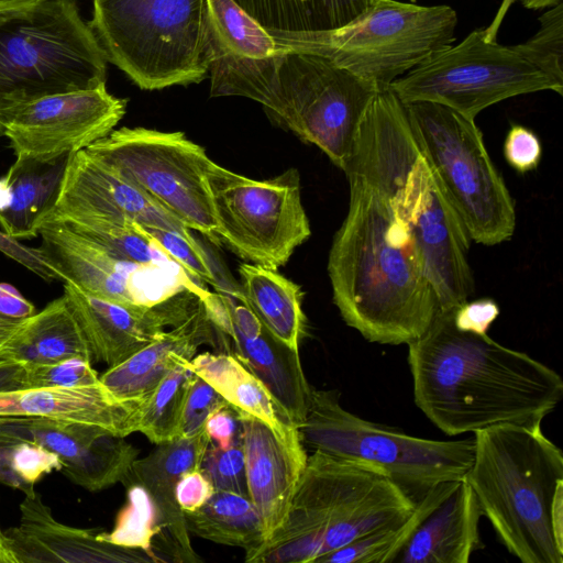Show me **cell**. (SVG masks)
I'll return each instance as SVG.
<instances>
[{
	"label": "cell",
	"instance_id": "cell-1",
	"mask_svg": "<svg viewBox=\"0 0 563 563\" xmlns=\"http://www.w3.org/2000/svg\"><path fill=\"white\" fill-rule=\"evenodd\" d=\"M404 103L379 90L361 123L343 172L350 185L345 219L328 257L333 302L367 341L398 345L419 338L439 303L391 197L418 156Z\"/></svg>",
	"mask_w": 563,
	"mask_h": 563
},
{
	"label": "cell",
	"instance_id": "cell-2",
	"mask_svg": "<svg viewBox=\"0 0 563 563\" xmlns=\"http://www.w3.org/2000/svg\"><path fill=\"white\" fill-rule=\"evenodd\" d=\"M454 309H438L428 329L407 344L417 407L451 437L541 423L562 400V377L487 334L459 330Z\"/></svg>",
	"mask_w": 563,
	"mask_h": 563
},
{
	"label": "cell",
	"instance_id": "cell-3",
	"mask_svg": "<svg viewBox=\"0 0 563 563\" xmlns=\"http://www.w3.org/2000/svg\"><path fill=\"white\" fill-rule=\"evenodd\" d=\"M275 44L261 56L212 55L210 96L258 102L273 121L319 147L344 172L379 89L327 57Z\"/></svg>",
	"mask_w": 563,
	"mask_h": 563
},
{
	"label": "cell",
	"instance_id": "cell-4",
	"mask_svg": "<svg viewBox=\"0 0 563 563\" xmlns=\"http://www.w3.org/2000/svg\"><path fill=\"white\" fill-rule=\"evenodd\" d=\"M465 478L510 554L522 563L563 562V453L541 423L474 432Z\"/></svg>",
	"mask_w": 563,
	"mask_h": 563
},
{
	"label": "cell",
	"instance_id": "cell-5",
	"mask_svg": "<svg viewBox=\"0 0 563 563\" xmlns=\"http://www.w3.org/2000/svg\"><path fill=\"white\" fill-rule=\"evenodd\" d=\"M416 504L382 473L313 451L283 525L245 561L314 563L407 518Z\"/></svg>",
	"mask_w": 563,
	"mask_h": 563
},
{
	"label": "cell",
	"instance_id": "cell-6",
	"mask_svg": "<svg viewBox=\"0 0 563 563\" xmlns=\"http://www.w3.org/2000/svg\"><path fill=\"white\" fill-rule=\"evenodd\" d=\"M88 21L108 62L140 89L202 81L209 73L206 0H92Z\"/></svg>",
	"mask_w": 563,
	"mask_h": 563
},
{
	"label": "cell",
	"instance_id": "cell-7",
	"mask_svg": "<svg viewBox=\"0 0 563 563\" xmlns=\"http://www.w3.org/2000/svg\"><path fill=\"white\" fill-rule=\"evenodd\" d=\"M107 64L76 0L0 14V113L37 97L104 84Z\"/></svg>",
	"mask_w": 563,
	"mask_h": 563
},
{
	"label": "cell",
	"instance_id": "cell-8",
	"mask_svg": "<svg viewBox=\"0 0 563 563\" xmlns=\"http://www.w3.org/2000/svg\"><path fill=\"white\" fill-rule=\"evenodd\" d=\"M336 390L312 387L298 431L303 444L365 465L399 486L415 503L435 485L465 477L474 455V437L430 440L376 424L345 410Z\"/></svg>",
	"mask_w": 563,
	"mask_h": 563
},
{
	"label": "cell",
	"instance_id": "cell-9",
	"mask_svg": "<svg viewBox=\"0 0 563 563\" xmlns=\"http://www.w3.org/2000/svg\"><path fill=\"white\" fill-rule=\"evenodd\" d=\"M457 14L446 4L377 0L363 15L335 30L268 32L280 46L327 57L378 89L455 42Z\"/></svg>",
	"mask_w": 563,
	"mask_h": 563
},
{
	"label": "cell",
	"instance_id": "cell-10",
	"mask_svg": "<svg viewBox=\"0 0 563 563\" xmlns=\"http://www.w3.org/2000/svg\"><path fill=\"white\" fill-rule=\"evenodd\" d=\"M404 106L420 154L471 241L492 246L509 240L516 228L515 205L475 120L437 102Z\"/></svg>",
	"mask_w": 563,
	"mask_h": 563
},
{
	"label": "cell",
	"instance_id": "cell-11",
	"mask_svg": "<svg viewBox=\"0 0 563 563\" xmlns=\"http://www.w3.org/2000/svg\"><path fill=\"white\" fill-rule=\"evenodd\" d=\"M389 88L402 103L437 102L472 120L508 98L542 90L563 93V86L511 46L487 40L484 29L427 58Z\"/></svg>",
	"mask_w": 563,
	"mask_h": 563
},
{
	"label": "cell",
	"instance_id": "cell-12",
	"mask_svg": "<svg viewBox=\"0 0 563 563\" xmlns=\"http://www.w3.org/2000/svg\"><path fill=\"white\" fill-rule=\"evenodd\" d=\"M86 151L191 231L220 242L207 184L212 159L183 132L123 126Z\"/></svg>",
	"mask_w": 563,
	"mask_h": 563
},
{
	"label": "cell",
	"instance_id": "cell-13",
	"mask_svg": "<svg viewBox=\"0 0 563 563\" xmlns=\"http://www.w3.org/2000/svg\"><path fill=\"white\" fill-rule=\"evenodd\" d=\"M207 184L220 241L247 263L277 269L311 235L296 168L257 180L211 161Z\"/></svg>",
	"mask_w": 563,
	"mask_h": 563
},
{
	"label": "cell",
	"instance_id": "cell-14",
	"mask_svg": "<svg viewBox=\"0 0 563 563\" xmlns=\"http://www.w3.org/2000/svg\"><path fill=\"white\" fill-rule=\"evenodd\" d=\"M391 201L412 238L439 309L467 301L474 292L467 260L471 239L420 153L399 177Z\"/></svg>",
	"mask_w": 563,
	"mask_h": 563
},
{
	"label": "cell",
	"instance_id": "cell-15",
	"mask_svg": "<svg viewBox=\"0 0 563 563\" xmlns=\"http://www.w3.org/2000/svg\"><path fill=\"white\" fill-rule=\"evenodd\" d=\"M128 100L97 87L46 95L0 113V136L15 157L49 161L88 148L110 134L126 112Z\"/></svg>",
	"mask_w": 563,
	"mask_h": 563
},
{
	"label": "cell",
	"instance_id": "cell-16",
	"mask_svg": "<svg viewBox=\"0 0 563 563\" xmlns=\"http://www.w3.org/2000/svg\"><path fill=\"white\" fill-rule=\"evenodd\" d=\"M38 236L42 240L38 249L63 282H70L88 294L111 301L155 305L180 290L154 287V277H189L184 272L125 262L59 221L44 219Z\"/></svg>",
	"mask_w": 563,
	"mask_h": 563
},
{
	"label": "cell",
	"instance_id": "cell-17",
	"mask_svg": "<svg viewBox=\"0 0 563 563\" xmlns=\"http://www.w3.org/2000/svg\"><path fill=\"white\" fill-rule=\"evenodd\" d=\"M69 308L84 334L92 362L112 367L187 319L202 298L183 289L155 305H125L88 294L64 280Z\"/></svg>",
	"mask_w": 563,
	"mask_h": 563
},
{
	"label": "cell",
	"instance_id": "cell-18",
	"mask_svg": "<svg viewBox=\"0 0 563 563\" xmlns=\"http://www.w3.org/2000/svg\"><path fill=\"white\" fill-rule=\"evenodd\" d=\"M0 440L31 441L57 455L62 474L98 492L122 482L139 455L123 437L88 423L41 417H0Z\"/></svg>",
	"mask_w": 563,
	"mask_h": 563
},
{
	"label": "cell",
	"instance_id": "cell-19",
	"mask_svg": "<svg viewBox=\"0 0 563 563\" xmlns=\"http://www.w3.org/2000/svg\"><path fill=\"white\" fill-rule=\"evenodd\" d=\"M75 214L107 217L142 228H163L192 235L185 223L86 150L69 155L58 198L45 218Z\"/></svg>",
	"mask_w": 563,
	"mask_h": 563
},
{
	"label": "cell",
	"instance_id": "cell-20",
	"mask_svg": "<svg viewBox=\"0 0 563 563\" xmlns=\"http://www.w3.org/2000/svg\"><path fill=\"white\" fill-rule=\"evenodd\" d=\"M156 449L142 459H135L121 483L142 485L152 498L159 526L154 548L159 561L199 562L191 547L185 514L176 501V484L188 471L199 468L209 438L202 433L156 444Z\"/></svg>",
	"mask_w": 563,
	"mask_h": 563
},
{
	"label": "cell",
	"instance_id": "cell-21",
	"mask_svg": "<svg viewBox=\"0 0 563 563\" xmlns=\"http://www.w3.org/2000/svg\"><path fill=\"white\" fill-rule=\"evenodd\" d=\"M20 512L19 525L2 530L13 563L154 562L143 551L99 540L97 529L57 521L37 492L24 497Z\"/></svg>",
	"mask_w": 563,
	"mask_h": 563
},
{
	"label": "cell",
	"instance_id": "cell-22",
	"mask_svg": "<svg viewBox=\"0 0 563 563\" xmlns=\"http://www.w3.org/2000/svg\"><path fill=\"white\" fill-rule=\"evenodd\" d=\"M236 410L243 429L249 496L268 540L287 516L308 455L302 441H286L258 418Z\"/></svg>",
	"mask_w": 563,
	"mask_h": 563
},
{
	"label": "cell",
	"instance_id": "cell-23",
	"mask_svg": "<svg viewBox=\"0 0 563 563\" xmlns=\"http://www.w3.org/2000/svg\"><path fill=\"white\" fill-rule=\"evenodd\" d=\"M201 300L183 322L165 330L123 362L99 376L107 390L119 400H145L180 358L191 360L200 345L231 350Z\"/></svg>",
	"mask_w": 563,
	"mask_h": 563
},
{
	"label": "cell",
	"instance_id": "cell-24",
	"mask_svg": "<svg viewBox=\"0 0 563 563\" xmlns=\"http://www.w3.org/2000/svg\"><path fill=\"white\" fill-rule=\"evenodd\" d=\"M145 400H119L101 382L73 388H27L0 393V417L88 423L125 438L137 432Z\"/></svg>",
	"mask_w": 563,
	"mask_h": 563
},
{
	"label": "cell",
	"instance_id": "cell-25",
	"mask_svg": "<svg viewBox=\"0 0 563 563\" xmlns=\"http://www.w3.org/2000/svg\"><path fill=\"white\" fill-rule=\"evenodd\" d=\"M482 516L466 478L457 481L419 522L394 562L467 563L484 547L478 531Z\"/></svg>",
	"mask_w": 563,
	"mask_h": 563
},
{
	"label": "cell",
	"instance_id": "cell-26",
	"mask_svg": "<svg viewBox=\"0 0 563 563\" xmlns=\"http://www.w3.org/2000/svg\"><path fill=\"white\" fill-rule=\"evenodd\" d=\"M69 155L49 161L15 157L0 176V230L5 236L19 242L38 236L58 198Z\"/></svg>",
	"mask_w": 563,
	"mask_h": 563
},
{
	"label": "cell",
	"instance_id": "cell-27",
	"mask_svg": "<svg viewBox=\"0 0 563 563\" xmlns=\"http://www.w3.org/2000/svg\"><path fill=\"white\" fill-rule=\"evenodd\" d=\"M234 354L264 385L299 429L308 408L312 386L306 379L298 350L273 335L264 325L253 334L235 330L223 333Z\"/></svg>",
	"mask_w": 563,
	"mask_h": 563
},
{
	"label": "cell",
	"instance_id": "cell-28",
	"mask_svg": "<svg viewBox=\"0 0 563 563\" xmlns=\"http://www.w3.org/2000/svg\"><path fill=\"white\" fill-rule=\"evenodd\" d=\"M188 365L231 406L258 418L282 439L301 441L297 427L268 388L234 354L203 352L188 361Z\"/></svg>",
	"mask_w": 563,
	"mask_h": 563
},
{
	"label": "cell",
	"instance_id": "cell-29",
	"mask_svg": "<svg viewBox=\"0 0 563 563\" xmlns=\"http://www.w3.org/2000/svg\"><path fill=\"white\" fill-rule=\"evenodd\" d=\"M69 357L92 363L84 334L64 295L26 318L0 351V358L45 364Z\"/></svg>",
	"mask_w": 563,
	"mask_h": 563
},
{
	"label": "cell",
	"instance_id": "cell-30",
	"mask_svg": "<svg viewBox=\"0 0 563 563\" xmlns=\"http://www.w3.org/2000/svg\"><path fill=\"white\" fill-rule=\"evenodd\" d=\"M239 274L242 302L273 335L298 350L306 331L300 286L277 269L251 263L240 265Z\"/></svg>",
	"mask_w": 563,
	"mask_h": 563
},
{
	"label": "cell",
	"instance_id": "cell-31",
	"mask_svg": "<svg viewBox=\"0 0 563 563\" xmlns=\"http://www.w3.org/2000/svg\"><path fill=\"white\" fill-rule=\"evenodd\" d=\"M377 0H233L267 32L306 33L340 29Z\"/></svg>",
	"mask_w": 563,
	"mask_h": 563
},
{
	"label": "cell",
	"instance_id": "cell-32",
	"mask_svg": "<svg viewBox=\"0 0 563 563\" xmlns=\"http://www.w3.org/2000/svg\"><path fill=\"white\" fill-rule=\"evenodd\" d=\"M189 533L229 547L241 548L245 556L266 540L261 515L250 497L214 490L197 510L185 514Z\"/></svg>",
	"mask_w": 563,
	"mask_h": 563
},
{
	"label": "cell",
	"instance_id": "cell-33",
	"mask_svg": "<svg viewBox=\"0 0 563 563\" xmlns=\"http://www.w3.org/2000/svg\"><path fill=\"white\" fill-rule=\"evenodd\" d=\"M45 219L66 224L125 262L146 267L184 272L159 247L150 233L134 222L93 214Z\"/></svg>",
	"mask_w": 563,
	"mask_h": 563
},
{
	"label": "cell",
	"instance_id": "cell-34",
	"mask_svg": "<svg viewBox=\"0 0 563 563\" xmlns=\"http://www.w3.org/2000/svg\"><path fill=\"white\" fill-rule=\"evenodd\" d=\"M456 482L450 481L435 485L417 501L413 511L407 518L378 529L341 549L327 553L318 558L314 563L394 562L419 522L452 489Z\"/></svg>",
	"mask_w": 563,
	"mask_h": 563
},
{
	"label": "cell",
	"instance_id": "cell-35",
	"mask_svg": "<svg viewBox=\"0 0 563 563\" xmlns=\"http://www.w3.org/2000/svg\"><path fill=\"white\" fill-rule=\"evenodd\" d=\"M188 361L180 358L143 405L137 432L152 443L159 444L179 435L186 397L195 376Z\"/></svg>",
	"mask_w": 563,
	"mask_h": 563
},
{
	"label": "cell",
	"instance_id": "cell-36",
	"mask_svg": "<svg viewBox=\"0 0 563 563\" xmlns=\"http://www.w3.org/2000/svg\"><path fill=\"white\" fill-rule=\"evenodd\" d=\"M126 503L117 516L110 532L100 531L98 539L125 549L140 550L154 562H161L155 552L159 536L157 512L147 490L140 484L123 483Z\"/></svg>",
	"mask_w": 563,
	"mask_h": 563
},
{
	"label": "cell",
	"instance_id": "cell-37",
	"mask_svg": "<svg viewBox=\"0 0 563 563\" xmlns=\"http://www.w3.org/2000/svg\"><path fill=\"white\" fill-rule=\"evenodd\" d=\"M60 467L57 455L37 443L0 440V483L24 496L33 495L35 484Z\"/></svg>",
	"mask_w": 563,
	"mask_h": 563
},
{
	"label": "cell",
	"instance_id": "cell-38",
	"mask_svg": "<svg viewBox=\"0 0 563 563\" xmlns=\"http://www.w3.org/2000/svg\"><path fill=\"white\" fill-rule=\"evenodd\" d=\"M539 22V30L533 36L511 47L563 86V1L549 8Z\"/></svg>",
	"mask_w": 563,
	"mask_h": 563
},
{
	"label": "cell",
	"instance_id": "cell-39",
	"mask_svg": "<svg viewBox=\"0 0 563 563\" xmlns=\"http://www.w3.org/2000/svg\"><path fill=\"white\" fill-rule=\"evenodd\" d=\"M24 365V387L73 388L100 382L91 362L82 357H69L54 363Z\"/></svg>",
	"mask_w": 563,
	"mask_h": 563
},
{
	"label": "cell",
	"instance_id": "cell-40",
	"mask_svg": "<svg viewBox=\"0 0 563 563\" xmlns=\"http://www.w3.org/2000/svg\"><path fill=\"white\" fill-rule=\"evenodd\" d=\"M200 470L210 479L216 490L250 497L243 441L229 448H219L209 442Z\"/></svg>",
	"mask_w": 563,
	"mask_h": 563
},
{
	"label": "cell",
	"instance_id": "cell-41",
	"mask_svg": "<svg viewBox=\"0 0 563 563\" xmlns=\"http://www.w3.org/2000/svg\"><path fill=\"white\" fill-rule=\"evenodd\" d=\"M227 404L209 383L195 374L186 397L178 437L191 438L202 433L209 416Z\"/></svg>",
	"mask_w": 563,
	"mask_h": 563
},
{
	"label": "cell",
	"instance_id": "cell-42",
	"mask_svg": "<svg viewBox=\"0 0 563 563\" xmlns=\"http://www.w3.org/2000/svg\"><path fill=\"white\" fill-rule=\"evenodd\" d=\"M504 155L512 168L525 174L539 165L542 155L541 142L528 128L514 124L505 139Z\"/></svg>",
	"mask_w": 563,
	"mask_h": 563
},
{
	"label": "cell",
	"instance_id": "cell-43",
	"mask_svg": "<svg viewBox=\"0 0 563 563\" xmlns=\"http://www.w3.org/2000/svg\"><path fill=\"white\" fill-rule=\"evenodd\" d=\"M0 252L47 282L62 280L59 273L38 249L12 240L0 230Z\"/></svg>",
	"mask_w": 563,
	"mask_h": 563
},
{
	"label": "cell",
	"instance_id": "cell-44",
	"mask_svg": "<svg viewBox=\"0 0 563 563\" xmlns=\"http://www.w3.org/2000/svg\"><path fill=\"white\" fill-rule=\"evenodd\" d=\"M205 431L209 442L219 448H229L243 441V429L239 412L230 404L217 409L209 416Z\"/></svg>",
	"mask_w": 563,
	"mask_h": 563
},
{
	"label": "cell",
	"instance_id": "cell-45",
	"mask_svg": "<svg viewBox=\"0 0 563 563\" xmlns=\"http://www.w3.org/2000/svg\"><path fill=\"white\" fill-rule=\"evenodd\" d=\"M499 314L498 305L492 299L465 301L454 309L453 321L461 331L486 334Z\"/></svg>",
	"mask_w": 563,
	"mask_h": 563
},
{
	"label": "cell",
	"instance_id": "cell-46",
	"mask_svg": "<svg viewBox=\"0 0 563 563\" xmlns=\"http://www.w3.org/2000/svg\"><path fill=\"white\" fill-rule=\"evenodd\" d=\"M214 487L206 474L199 468L181 475L176 484V501L184 514L200 508L214 493Z\"/></svg>",
	"mask_w": 563,
	"mask_h": 563
},
{
	"label": "cell",
	"instance_id": "cell-47",
	"mask_svg": "<svg viewBox=\"0 0 563 563\" xmlns=\"http://www.w3.org/2000/svg\"><path fill=\"white\" fill-rule=\"evenodd\" d=\"M35 313V307L12 285L0 283V314L10 319H26Z\"/></svg>",
	"mask_w": 563,
	"mask_h": 563
},
{
	"label": "cell",
	"instance_id": "cell-48",
	"mask_svg": "<svg viewBox=\"0 0 563 563\" xmlns=\"http://www.w3.org/2000/svg\"><path fill=\"white\" fill-rule=\"evenodd\" d=\"M20 389H25L23 363L0 358V393Z\"/></svg>",
	"mask_w": 563,
	"mask_h": 563
},
{
	"label": "cell",
	"instance_id": "cell-49",
	"mask_svg": "<svg viewBox=\"0 0 563 563\" xmlns=\"http://www.w3.org/2000/svg\"><path fill=\"white\" fill-rule=\"evenodd\" d=\"M46 0H0V14L30 10Z\"/></svg>",
	"mask_w": 563,
	"mask_h": 563
},
{
	"label": "cell",
	"instance_id": "cell-50",
	"mask_svg": "<svg viewBox=\"0 0 563 563\" xmlns=\"http://www.w3.org/2000/svg\"><path fill=\"white\" fill-rule=\"evenodd\" d=\"M25 319H10L0 314V351Z\"/></svg>",
	"mask_w": 563,
	"mask_h": 563
},
{
	"label": "cell",
	"instance_id": "cell-51",
	"mask_svg": "<svg viewBox=\"0 0 563 563\" xmlns=\"http://www.w3.org/2000/svg\"><path fill=\"white\" fill-rule=\"evenodd\" d=\"M514 2V0H504L494 21L492 22V24L484 30V33H485V36L487 40L489 41H496V34H497V31L499 29V25L508 10V8L510 7V4Z\"/></svg>",
	"mask_w": 563,
	"mask_h": 563
},
{
	"label": "cell",
	"instance_id": "cell-52",
	"mask_svg": "<svg viewBox=\"0 0 563 563\" xmlns=\"http://www.w3.org/2000/svg\"><path fill=\"white\" fill-rule=\"evenodd\" d=\"M521 4L528 9L539 10L544 8H551L562 0H519Z\"/></svg>",
	"mask_w": 563,
	"mask_h": 563
},
{
	"label": "cell",
	"instance_id": "cell-53",
	"mask_svg": "<svg viewBox=\"0 0 563 563\" xmlns=\"http://www.w3.org/2000/svg\"><path fill=\"white\" fill-rule=\"evenodd\" d=\"M0 563H13V558L4 543L2 530L0 529Z\"/></svg>",
	"mask_w": 563,
	"mask_h": 563
}]
</instances>
